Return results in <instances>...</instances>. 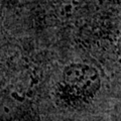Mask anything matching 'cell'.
<instances>
[{"instance_id":"cell-1","label":"cell","mask_w":121,"mask_h":121,"mask_svg":"<svg viewBox=\"0 0 121 121\" xmlns=\"http://www.w3.org/2000/svg\"><path fill=\"white\" fill-rule=\"evenodd\" d=\"M101 84V75L95 67L86 63H71L62 72L56 96L65 107H84L99 93Z\"/></svg>"},{"instance_id":"cell-2","label":"cell","mask_w":121,"mask_h":121,"mask_svg":"<svg viewBox=\"0 0 121 121\" xmlns=\"http://www.w3.org/2000/svg\"><path fill=\"white\" fill-rule=\"evenodd\" d=\"M115 52L118 60L121 62V31L118 33L115 40Z\"/></svg>"}]
</instances>
